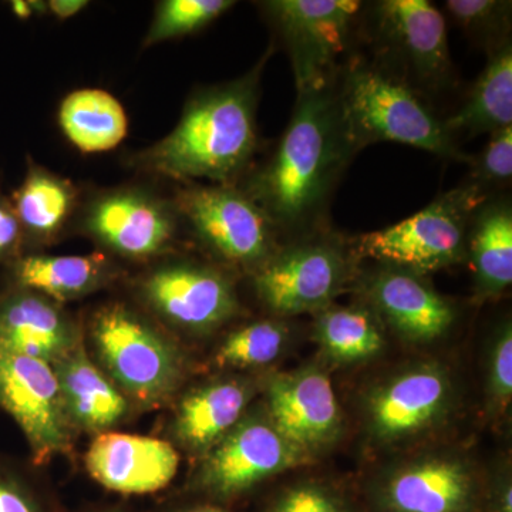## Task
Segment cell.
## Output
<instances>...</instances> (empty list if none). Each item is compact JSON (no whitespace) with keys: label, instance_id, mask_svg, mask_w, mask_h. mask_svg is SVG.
<instances>
[{"label":"cell","instance_id":"6da1fadb","mask_svg":"<svg viewBox=\"0 0 512 512\" xmlns=\"http://www.w3.org/2000/svg\"><path fill=\"white\" fill-rule=\"evenodd\" d=\"M356 153L333 77L298 90L284 134L242 191L278 232L308 231L325 217L332 192Z\"/></svg>","mask_w":512,"mask_h":512},{"label":"cell","instance_id":"7a4b0ae2","mask_svg":"<svg viewBox=\"0 0 512 512\" xmlns=\"http://www.w3.org/2000/svg\"><path fill=\"white\" fill-rule=\"evenodd\" d=\"M272 47L244 76L202 90L163 140L134 154L130 167L171 180L235 185L258 147L259 87Z\"/></svg>","mask_w":512,"mask_h":512},{"label":"cell","instance_id":"3957f363","mask_svg":"<svg viewBox=\"0 0 512 512\" xmlns=\"http://www.w3.org/2000/svg\"><path fill=\"white\" fill-rule=\"evenodd\" d=\"M340 114L353 146L390 141L473 164L404 77L356 60L335 80Z\"/></svg>","mask_w":512,"mask_h":512},{"label":"cell","instance_id":"277c9868","mask_svg":"<svg viewBox=\"0 0 512 512\" xmlns=\"http://www.w3.org/2000/svg\"><path fill=\"white\" fill-rule=\"evenodd\" d=\"M89 338L97 365L131 404L161 406L184 382L180 348L124 303L97 309L90 319Z\"/></svg>","mask_w":512,"mask_h":512},{"label":"cell","instance_id":"5b68a950","mask_svg":"<svg viewBox=\"0 0 512 512\" xmlns=\"http://www.w3.org/2000/svg\"><path fill=\"white\" fill-rule=\"evenodd\" d=\"M487 200L478 185H461L399 224L356 238L355 249L366 258L417 275L456 265L467 256L474 212Z\"/></svg>","mask_w":512,"mask_h":512},{"label":"cell","instance_id":"8992f818","mask_svg":"<svg viewBox=\"0 0 512 512\" xmlns=\"http://www.w3.org/2000/svg\"><path fill=\"white\" fill-rule=\"evenodd\" d=\"M173 201L180 221L221 261L255 271L275 254L274 222L235 185H188Z\"/></svg>","mask_w":512,"mask_h":512},{"label":"cell","instance_id":"52a82bcc","mask_svg":"<svg viewBox=\"0 0 512 512\" xmlns=\"http://www.w3.org/2000/svg\"><path fill=\"white\" fill-rule=\"evenodd\" d=\"M362 2L271 0L266 16L284 40L296 90L332 80L336 62L353 40Z\"/></svg>","mask_w":512,"mask_h":512},{"label":"cell","instance_id":"ba28073f","mask_svg":"<svg viewBox=\"0 0 512 512\" xmlns=\"http://www.w3.org/2000/svg\"><path fill=\"white\" fill-rule=\"evenodd\" d=\"M349 262L336 238L303 239L276 251L254 271V286L266 308L299 315L329 308L348 281Z\"/></svg>","mask_w":512,"mask_h":512},{"label":"cell","instance_id":"9c48e42d","mask_svg":"<svg viewBox=\"0 0 512 512\" xmlns=\"http://www.w3.org/2000/svg\"><path fill=\"white\" fill-rule=\"evenodd\" d=\"M79 224L107 251L148 261L171 248L181 221L174 201L141 187H120L94 195L84 205Z\"/></svg>","mask_w":512,"mask_h":512},{"label":"cell","instance_id":"30bf717a","mask_svg":"<svg viewBox=\"0 0 512 512\" xmlns=\"http://www.w3.org/2000/svg\"><path fill=\"white\" fill-rule=\"evenodd\" d=\"M0 409L25 434L37 466L72 450L76 430L49 363L0 350Z\"/></svg>","mask_w":512,"mask_h":512},{"label":"cell","instance_id":"8fae6325","mask_svg":"<svg viewBox=\"0 0 512 512\" xmlns=\"http://www.w3.org/2000/svg\"><path fill=\"white\" fill-rule=\"evenodd\" d=\"M138 295L168 325L208 333L235 318L239 302L228 276L188 261L165 262L138 281Z\"/></svg>","mask_w":512,"mask_h":512},{"label":"cell","instance_id":"7c38bea8","mask_svg":"<svg viewBox=\"0 0 512 512\" xmlns=\"http://www.w3.org/2000/svg\"><path fill=\"white\" fill-rule=\"evenodd\" d=\"M302 460L303 453L271 421L249 417L208 451L194 487L217 500H231Z\"/></svg>","mask_w":512,"mask_h":512},{"label":"cell","instance_id":"4fadbf2b","mask_svg":"<svg viewBox=\"0 0 512 512\" xmlns=\"http://www.w3.org/2000/svg\"><path fill=\"white\" fill-rule=\"evenodd\" d=\"M384 46L402 60L416 83L437 89L451 76V56L443 13L427 0H383L375 8Z\"/></svg>","mask_w":512,"mask_h":512},{"label":"cell","instance_id":"5bb4252c","mask_svg":"<svg viewBox=\"0 0 512 512\" xmlns=\"http://www.w3.org/2000/svg\"><path fill=\"white\" fill-rule=\"evenodd\" d=\"M82 343V328L60 303L19 286L0 291V350L55 365Z\"/></svg>","mask_w":512,"mask_h":512},{"label":"cell","instance_id":"9a60e30c","mask_svg":"<svg viewBox=\"0 0 512 512\" xmlns=\"http://www.w3.org/2000/svg\"><path fill=\"white\" fill-rule=\"evenodd\" d=\"M268 409L275 430L303 454L330 443L340 429L335 390L316 367L271 380Z\"/></svg>","mask_w":512,"mask_h":512},{"label":"cell","instance_id":"2e32d148","mask_svg":"<svg viewBox=\"0 0 512 512\" xmlns=\"http://www.w3.org/2000/svg\"><path fill=\"white\" fill-rule=\"evenodd\" d=\"M84 463L93 480L107 490L150 494L173 481L180 456L168 441L107 431L92 441Z\"/></svg>","mask_w":512,"mask_h":512},{"label":"cell","instance_id":"e0dca14e","mask_svg":"<svg viewBox=\"0 0 512 512\" xmlns=\"http://www.w3.org/2000/svg\"><path fill=\"white\" fill-rule=\"evenodd\" d=\"M450 399V382L436 366H419L394 376L373 393L369 420L380 440L414 436L439 420Z\"/></svg>","mask_w":512,"mask_h":512},{"label":"cell","instance_id":"ac0fdd59","mask_svg":"<svg viewBox=\"0 0 512 512\" xmlns=\"http://www.w3.org/2000/svg\"><path fill=\"white\" fill-rule=\"evenodd\" d=\"M420 276L386 265L370 278L367 298L402 338L426 343L441 338L450 329L454 309Z\"/></svg>","mask_w":512,"mask_h":512},{"label":"cell","instance_id":"d6986e66","mask_svg":"<svg viewBox=\"0 0 512 512\" xmlns=\"http://www.w3.org/2000/svg\"><path fill=\"white\" fill-rule=\"evenodd\" d=\"M377 501L383 512H473L477 485L463 464L430 458L394 473Z\"/></svg>","mask_w":512,"mask_h":512},{"label":"cell","instance_id":"ffe728a7","mask_svg":"<svg viewBox=\"0 0 512 512\" xmlns=\"http://www.w3.org/2000/svg\"><path fill=\"white\" fill-rule=\"evenodd\" d=\"M74 430L107 433L130 416V400L93 362L84 343L52 365Z\"/></svg>","mask_w":512,"mask_h":512},{"label":"cell","instance_id":"44dd1931","mask_svg":"<svg viewBox=\"0 0 512 512\" xmlns=\"http://www.w3.org/2000/svg\"><path fill=\"white\" fill-rule=\"evenodd\" d=\"M119 278L106 254H23L6 265V285L40 293L60 305L86 298Z\"/></svg>","mask_w":512,"mask_h":512},{"label":"cell","instance_id":"7402d4cb","mask_svg":"<svg viewBox=\"0 0 512 512\" xmlns=\"http://www.w3.org/2000/svg\"><path fill=\"white\" fill-rule=\"evenodd\" d=\"M25 248L46 247L62 237L80 208V192L62 175L28 158L25 178L9 197Z\"/></svg>","mask_w":512,"mask_h":512},{"label":"cell","instance_id":"603a6c76","mask_svg":"<svg viewBox=\"0 0 512 512\" xmlns=\"http://www.w3.org/2000/svg\"><path fill=\"white\" fill-rule=\"evenodd\" d=\"M251 396L249 384L235 379L191 390L175 410V440L191 453L207 454L242 420Z\"/></svg>","mask_w":512,"mask_h":512},{"label":"cell","instance_id":"cb8c5ba5","mask_svg":"<svg viewBox=\"0 0 512 512\" xmlns=\"http://www.w3.org/2000/svg\"><path fill=\"white\" fill-rule=\"evenodd\" d=\"M447 133L473 138L493 134L512 126V47L511 42L490 52L487 66L478 77L466 103L443 120Z\"/></svg>","mask_w":512,"mask_h":512},{"label":"cell","instance_id":"d4e9b609","mask_svg":"<svg viewBox=\"0 0 512 512\" xmlns=\"http://www.w3.org/2000/svg\"><path fill=\"white\" fill-rule=\"evenodd\" d=\"M63 136L83 154L114 150L128 134L123 104L103 89H79L67 94L57 111Z\"/></svg>","mask_w":512,"mask_h":512},{"label":"cell","instance_id":"484cf974","mask_svg":"<svg viewBox=\"0 0 512 512\" xmlns=\"http://www.w3.org/2000/svg\"><path fill=\"white\" fill-rule=\"evenodd\" d=\"M468 251L481 298L500 295L511 285L512 208L507 198L484 201L474 212L468 229Z\"/></svg>","mask_w":512,"mask_h":512},{"label":"cell","instance_id":"4316f807","mask_svg":"<svg viewBox=\"0 0 512 512\" xmlns=\"http://www.w3.org/2000/svg\"><path fill=\"white\" fill-rule=\"evenodd\" d=\"M316 338L330 357L353 363L375 356L383 336L372 313L363 308H326L316 323Z\"/></svg>","mask_w":512,"mask_h":512},{"label":"cell","instance_id":"83f0119b","mask_svg":"<svg viewBox=\"0 0 512 512\" xmlns=\"http://www.w3.org/2000/svg\"><path fill=\"white\" fill-rule=\"evenodd\" d=\"M235 2L232 0H164L158 2L153 22L143 40V49L178 39L221 18Z\"/></svg>","mask_w":512,"mask_h":512},{"label":"cell","instance_id":"f1b7e54d","mask_svg":"<svg viewBox=\"0 0 512 512\" xmlns=\"http://www.w3.org/2000/svg\"><path fill=\"white\" fill-rule=\"evenodd\" d=\"M285 340L286 328L281 322L249 323L229 333L215 355V363L235 369L269 365L281 355Z\"/></svg>","mask_w":512,"mask_h":512},{"label":"cell","instance_id":"f546056e","mask_svg":"<svg viewBox=\"0 0 512 512\" xmlns=\"http://www.w3.org/2000/svg\"><path fill=\"white\" fill-rule=\"evenodd\" d=\"M444 10L471 39L495 50L510 42L511 2L500 0H447ZM491 50V52H493Z\"/></svg>","mask_w":512,"mask_h":512},{"label":"cell","instance_id":"4dcf8cb0","mask_svg":"<svg viewBox=\"0 0 512 512\" xmlns=\"http://www.w3.org/2000/svg\"><path fill=\"white\" fill-rule=\"evenodd\" d=\"M473 178L470 183L487 190L505 184L512 175V126L491 134L481 156L474 157Z\"/></svg>","mask_w":512,"mask_h":512},{"label":"cell","instance_id":"1f68e13d","mask_svg":"<svg viewBox=\"0 0 512 512\" xmlns=\"http://www.w3.org/2000/svg\"><path fill=\"white\" fill-rule=\"evenodd\" d=\"M268 512H348V508L329 488L308 483L289 488Z\"/></svg>","mask_w":512,"mask_h":512},{"label":"cell","instance_id":"d6a6232c","mask_svg":"<svg viewBox=\"0 0 512 512\" xmlns=\"http://www.w3.org/2000/svg\"><path fill=\"white\" fill-rule=\"evenodd\" d=\"M0 512H46L25 478L0 460Z\"/></svg>","mask_w":512,"mask_h":512},{"label":"cell","instance_id":"836d02e7","mask_svg":"<svg viewBox=\"0 0 512 512\" xmlns=\"http://www.w3.org/2000/svg\"><path fill=\"white\" fill-rule=\"evenodd\" d=\"M491 393L495 402L505 404L512 393V333L510 325L501 332L491 359Z\"/></svg>","mask_w":512,"mask_h":512},{"label":"cell","instance_id":"e575fe53","mask_svg":"<svg viewBox=\"0 0 512 512\" xmlns=\"http://www.w3.org/2000/svg\"><path fill=\"white\" fill-rule=\"evenodd\" d=\"M23 234L9 197L0 192V265H9L23 255Z\"/></svg>","mask_w":512,"mask_h":512},{"label":"cell","instance_id":"d590c367","mask_svg":"<svg viewBox=\"0 0 512 512\" xmlns=\"http://www.w3.org/2000/svg\"><path fill=\"white\" fill-rule=\"evenodd\" d=\"M89 5L90 2L87 0H50L47 2L50 15L55 16L60 22L74 18Z\"/></svg>","mask_w":512,"mask_h":512},{"label":"cell","instance_id":"8d00e7d4","mask_svg":"<svg viewBox=\"0 0 512 512\" xmlns=\"http://www.w3.org/2000/svg\"><path fill=\"white\" fill-rule=\"evenodd\" d=\"M9 5L10 12L13 13L16 19L29 20L36 16L30 0H15V2H10Z\"/></svg>","mask_w":512,"mask_h":512},{"label":"cell","instance_id":"74e56055","mask_svg":"<svg viewBox=\"0 0 512 512\" xmlns=\"http://www.w3.org/2000/svg\"><path fill=\"white\" fill-rule=\"evenodd\" d=\"M183 512H225L220 507H214V505H198V507L190 508Z\"/></svg>","mask_w":512,"mask_h":512},{"label":"cell","instance_id":"f35d334b","mask_svg":"<svg viewBox=\"0 0 512 512\" xmlns=\"http://www.w3.org/2000/svg\"><path fill=\"white\" fill-rule=\"evenodd\" d=\"M106 512H126V511H106Z\"/></svg>","mask_w":512,"mask_h":512}]
</instances>
